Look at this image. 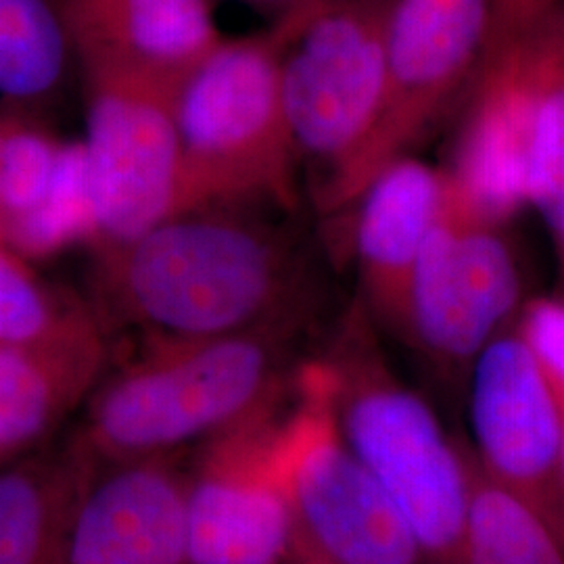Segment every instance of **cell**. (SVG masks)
Returning <instances> with one entry per match:
<instances>
[{
	"instance_id": "8992f818",
	"label": "cell",
	"mask_w": 564,
	"mask_h": 564,
	"mask_svg": "<svg viewBox=\"0 0 564 564\" xmlns=\"http://www.w3.org/2000/svg\"><path fill=\"white\" fill-rule=\"evenodd\" d=\"M393 2L324 0L289 25L282 101L300 162L316 172V202L356 160L379 116Z\"/></svg>"
},
{
	"instance_id": "f1b7e54d",
	"label": "cell",
	"mask_w": 564,
	"mask_h": 564,
	"mask_svg": "<svg viewBox=\"0 0 564 564\" xmlns=\"http://www.w3.org/2000/svg\"><path fill=\"white\" fill-rule=\"evenodd\" d=\"M2 121H4V116H2V107H0V139H2ZM2 232H4V212H2V197H0V245H2Z\"/></svg>"
},
{
	"instance_id": "44dd1931",
	"label": "cell",
	"mask_w": 564,
	"mask_h": 564,
	"mask_svg": "<svg viewBox=\"0 0 564 564\" xmlns=\"http://www.w3.org/2000/svg\"><path fill=\"white\" fill-rule=\"evenodd\" d=\"M99 318L36 276L30 262L0 245V347L53 341Z\"/></svg>"
},
{
	"instance_id": "2e32d148",
	"label": "cell",
	"mask_w": 564,
	"mask_h": 564,
	"mask_svg": "<svg viewBox=\"0 0 564 564\" xmlns=\"http://www.w3.org/2000/svg\"><path fill=\"white\" fill-rule=\"evenodd\" d=\"M105 360L99 318L53 341L0 347V468L44 447L90 398Z\"/></svg>"
},
{
	"instance_id": "7c38bea8",
	"label": "cell",
	"mask_w": 564,
	"mask_h": 564,
	"mask_svg": "<svg viewBox=\"0 0 564 564\" xmlns=\"http://www.w3.org/2000/svg\"><path fill=\"white\" fill-rule=\"evenodd\" d=\"M564 48L544 25L484 63L454 163L445 170L464 205L487 224L512 220L527 202L533 118Z\"/></svg>"
},
{
	"instance_id": "ffe728a7",
	"label": "cell",
	"mask_w": 564,
	"mask_h": 564,
	"mask_svg": "<svg viewBox=\"0 0 564 564\" xmlns=\"http://www.w3.org/2000/svg\"><path fill=\"white\" fill-rule=\"evenodd\" d=\"M473 500L464 564H564V550L521 502L491 484L466 445Z\"/></svg>"
},
{
	"instance_id": "d6986e66",
	"label": "cell",
	"mask_w": 564,
	"mask_h": 564,
	"mask_svg": "<svg viewBox=\"0 0 564 564\" xmlns=\"http://www.w3.org/2000/svg\"><path fill=\"white\" fill-rule=\"evenodd\" d=\"M97 241V214L82 141L65 142L48 193L7 226L2 245L23 260H46L74 245Z\"/></svg>"
},
{
	"instance_id": "7402d4cb",
	"label": "cell",
	"mask_w": 564,
	"mask_h": 564,
	"mask_svg": "<svg viewBox=\"0 0 564 564\" xmlns=\"http://www.w3.org/2000/svg\"><path fill=\"white\" fill-rule=\"evenodd\" d=\"M30 113L32 111L2 107L0 197L4 230L44 199L55 181L65 144L39 121L32 120Z\"/></svg>"
},
{
	"instance_id": "83f0119b",
	"label": "cell",
	"mask_w": 564,
	"mask_h": 564,
	"mask_svg": "<svg viewBox=\"0 0 564 564\" xmlns=\"http://www.w3.org/2000/svg\"><path fill=\"white\" fill-rule=\"evenodd\" d=\"M291 564H333L328 563L326 558H323L321 554H316L312 547H307V544H303L302 552L297 554V558Z\"/></svg>"
},
{
	"instance_id": "cb8c5ba5",
	"label": "cell",
	"mask_w": 564,
	"mask_h": 564,
	"mask_svg": "<svg viewBox=\"0 0 564 564\" xmlns=\"http://www.w3.org/2000/svg\"><path fill=\"white\" fill-rule=\"evenodd\" d=\"M514 330L538 364L564 419V297H533L514 318Z\"/></svg>"
},
{
	"instance_id": "7a4b0ae2",
	"label": "cell",
	"mask_w": 564,
	"mask_h": 564,
	"mask_svg": "<svg viewBox=\"0 0 564 564\" xmlns=\"http://www.w3.org/2000/svg\"><path fill=\"white\" fill-rule=\"evenodd\" d=\"M302 324L202 341L147 339L139 358L95 387L69 444L95 468L178 456L223 437L289 391Z\"/></svg>"
},
{
	"instance_id": "277c9868",
	"label": "cell",
	"mask_w": 564,
	"mask_h": 564,
	"mask_svg": "<svg viewBox=\"0 0 564 564\" xmlns=\"http://www.w3.org/2000/svg\"><path fill=\"white\" fill-rule=\"evenodd\" d=\"M289 28L224 39L174 97L184 170V212L258 205L293 214L300 155L282 101Z\"/></svg>"
},
{
	"instance_id": "1f68e13d",
	"label": "cell",
	"mask_w": 564,
	"mask_h": 564,
	"mask_svg": "<svg viewBox=\"0 0 564 564\" xmlns=\"http://www.w3.org/2000/svg\"><path fill=\"white\" fill-rule=\"evenodd\" d=\"M563 270H564V258H563Z\"/></svg>"
},
{
	"instance_id": "603a6c76",
	"label": "cell",
	"mask_w": 564,
	"mask_h": 564,
	"mask_svg": "<svg viewBox=\"0 0 564 564\" xmlns=\"http://www.w3.org/2000/svg\"><path fill=\"white\" fill-rule=\"evenodd\" d=\"M527 202L552 235L564 230V57L556 63L540 95L527 163Z\"/></svg>"
},
{
	"instance_id": "5bb4252c",
	"label": "cell",
	"mask_w": 564,
	"mask_h": 564,
	"mask_svg": "<svg viewBox=\"0 0 564 564\" xmlns=\"http://www.w3.org/2000/svg\"><path fill=\"white\" fill-rule=\"evenodd\" d=\"M444 193V170L405 155L389 163L354 205V258L364 310L372 323L402 339L412 281L442 214Z\"/></svg>"
},
{
	"instance_id": "4fadbf2b",
	"label": "cell",
	"mask_w": 564,
	"mask_h": 564,
	"mask_svg": "<svg viewBox=\"0 0 564 564\" xmlns=\"http://www.w3.org/2000/svg\"><path fill=\"white\" fill-rule=\"evenodd\" d=\"M186 491L188 468L178 456L95 466L61 564H191Z\"/></svg>"
},
{
	"instance_id": "4dcf8cb0",
	"label": "cell",
	"mask_w": 564,
	"mask_h": 564,
	"mask_svg": "<svg viewBox=\"0 0 564 564\" xmlns=\"http://www.w3.org/2000/svg\"><path fill=\"white\" fill-rule=\"evenodd\" d=\"M563 458H564V437H563Z\"/></svg>"
},
{
	"instance_id": "30bf717a",
	"label": "cell",
	"mask_w": 564,
	"mask_h": 564,
	"mask_svg": "<svg viewBox=\"0 0 564 564\" xmlns=\"http://www.w3.org/2000/svg\"><path fill=\"white\" fill-rule=\"evenodd\" d=\"M475 460L485 477L531 510L564 550V419L514 323L468 375Z\"/></svg>"
},
{
	"instance_id": "d4e9b609",
	"label": "cell",
	"mask_w": 564,
	"mask_h": 564,
	"mask_svg": "<svg viewBox=\"0 0 564 564\" xmlns=\"http://www.w3.org/2000/svg\"><path fill=\"white\" fill-rule=\"evenodd\" d=\"M558 4L561 0H491L489 36L481 65L533 34Z\"/></svg>"
},
{
	"instance_id": "52a82bcc",
	"label": "cell",
	"mask_w": 564,
	"mask_h": 564,
	"mask_svg": "<svg viewBox=\"0 0 564 564\" xmlns=\"http://www.w3.org/2000/svg\"><path fill=\"white\" fill-rule=\"evenodd\" d=\"M491 0H395L387 30V67L379 116L356 160L318 207H354L389 163L412 155L470 74H479Z\"/></svg>"
},
{
	"instance_id": "6da1fadb",
	"label": "cell",
	"mask_w": 564,
	"mask_h": 564,
	"mask_svg": "<svg viewBox=\"0 0 564 564\" xmlns=\"http://www.w3.org/2000/svg\"><path fill=\"white\" fill-rule=\"evenodd\" d=\"M286 216L258 205H207L132 241L90 247L97 305L162 341L216 339L305 318L307 258Z\"/></svg>"
},
{
	"instance_id": "e0dca14e",
	"label": "cell",
	"mask_w": 564,
	"mask_h": 564,
	"mask_svg": "<svg viewBox=\"0 0 564 564\" xmlns=\"http://www.w3.org/2000/svg\"><path fill=\"white\" fill-rule=\"evenodd\" d=\"M90 470L72 444L44 445L0 468V564H61Z\"/></svg>"
},
{
	"instance_id": "f546056e",
	"label": "cell",
	"mask_w": 564,
	"mask_h": 564,
	"mask_svg": "<svg viewBox=\"0 0 564 564\" xmlns=\"http://www.w3.org/2000/svg\"><path fill=\"white\" fill-rule=\"evenodd\" d=\"M556 242H558V249H561V258H564V230H561L556 237Z\"/></svg>"
},
{
	"instance_id": "8fae6325",
	"label": "cell",
	"mask_w": 564,
	"mask_h": 564,
	"mask_svg": "<svg viewBox=\"0 0 564 564\" xmlns=\"http://www.w3.org/2000/svg\"><path fill=\"white\" fill-rule=\"evenodd\" d=\"M286 395L202 445L188 468L191 564H291L302 552V529L274 458V426Z\"/></svg>"
},
{
	"instance_id": "3957f363",
	"label": "cell",
	"mask_w": 564,
	"mask_h": 564,
	"mask_svg": "<svg viewBox=\"0 0 564 564\" xmlns=\"http://www.w3.org/2000/svg\"><path fill=\"white\" fill-rule=\"evenodd\" d=\"M372 328L356 303L321 356L343 437L398 506L429 564H464L473 500L466 444L403 383Z\"/></svg>"
},
{
	"instance_id": "484cf974",
	"label": "cell",
	"mask_w": 564,
	"mask_h": 564,
	"mask_svg": "<svg viewBox=\"0 0 564 564\" xmlns=\"http://www.w3.org/2000/svg\"><path fill=\"white\" fill-rule=\"evenodd\" d=\"M258 11L270 13L274 20L272 23L282 21H297L312 15L324 0H239Z\"/></svg>"
},
{
	"instance_id": "5b68a950",
	"label": "cell",
	"mask_w": 564,
	"mask_h": 564,
	"mask_svg": "<svg viewBox=\"0 0 564 564\" xmlns=\"http://www.w3.org/2000/svg\"><path fill=\"white\" fill-rule=\"evenodd\" d=\"M274 458L303 542L333 564H429L402 512L343 437L323 358L295 366Z\"/></svg>"
},
{
	"instance_id": "9c48e42d",
	"label": "cell",
	"mask_w": 564,
	"mask_h": 564,
	"mask_svg": "<svg viewBox=\"0 0 564 564\" xmlns=\"http://www.w3.org/2000/svg\"><path fill=\"white\" fill-rule=\"evenodd\" d=\"M80 78L97 214L90 247L132 241L184 212L176 90L105 69H80Z\"/></svg>"
},
{
	"instance_id": "ac0fdd59",
	"label": "cell",
	"mask_w": 564,
	"mask_h": 564,
	"mask_svg": "<svg viewBox=\"0 0 564 564\" xmlns=\"http://www.w3.org/2000/svg\"><path fill=\"white\" fill-rule=\"evenodd\" d=\"M80 74L67 0H0V105L46 107Z\"/></svg>"
},
{
	"instance_id": "9a60e30c",
	"label": "cell",
	"mask_w": 564,
	"mask_h": 564,
	"mask_svg": "<svg viewBox=\"0 0 564 564\" xmlns=\"http://www.w3.org/2000/svg\"><path fill=\"white\" fill-rule=\"evenodd\" d=\"M80 69L178 90L224 42L212 0H67Z\"/></svg>"
},
{
	"instance_id": "ba28073f",
	"label": "cell",
	"mask_w": 564,
	"mask_h": 564,
	"mask_svg": "<svg viewBox=\"0 0 564 564\" xmlns=\"http://www.w3.org/2000/svg\"><path fill=\"white\" fill-rule=\"evenodd\" d=\"M521 293L502 226L479 220L445 174L444 205L412 281L403 341L447 377L468 379L485 347L514 323Z\"/></svg>"
},
{
	"instance_id": "4316f807",
	"label": "cell",
	"mask_w": 564,
	"mask_h": 564,
	"mask_svg": "<svg viewBox=\"0 0 564 564\" xmlns=\"http://www.w3.org/2000/svg\"><path fill=\"white\" fill-rule=\"evenodd\" d=\"M544 25L550 30V34L563 44L564 48V0H561V4L554 9V13L544 21Z\"/></svg>"
}]
</instances>
